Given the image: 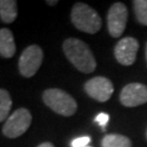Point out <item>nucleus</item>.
Masks as SVG:
<instances>
[{
  "label": "nucleus",
  "mask_w": 147,
  "mask_h": 147,
  "mask_svg": "<svg viewBox=\"0 0 147 147\" xmlns=\"http://www.w3.org/2000/svg\"><path fill=\"white\" fill-rule=\"evenodd\" d=\"M63 53L79 71L92 73L96 69V60L88 45L78 38H68L63 42Z\"/></svg>",
  "instance_id": "nucleus-1"
},
{
  "label": "nucleus",
  "mask_w": 147,
  "mask_h": 147,
  "mask_svg": "<svg viewBox=\"0 0 147 147\" xmlns=\"http://www.w3.org/2000/svg\"><path fill=\"white\" fill-rule=\"evenodd\" d=\"M71 20L78 30L88 34H96L101 27V19L97 11L83 2H78L73 5Z\"/></svg>",
  "instance_id": "nucleus-2"
},
{
  "label": "nucleus",
  "mask_w": 147,
  "mask_h": 147,
  "mask_svg": "<svg viewBox=\"0 0 147 147\" xmlns=\"http://www.w3.org/2000/svg\"><path fill=\"white\" fill-rule=\"evenodd\" d=\"M42 100L51 110L64 117L73 116L78 109L75 99L62 89H46L42 94Z\"/></svg>",
  "instance_id": "nucleus-3"
},
{
  "label": "nucleus",
  "mask_w": 147,
  "mask_h": 147,
  "mask_svg": "<svg viewBox=\"0 0 147 147\" xmlns=\"http://www.w3.org/2000/svg\"><path fill=\"white\" fill-rule=\"evenodd\" d=\"M31 123V112L26 108H20L5 120V125L2 127V133L8 138H16L28 130Z\"/></svg>",
  "instance_id": "nucleus-4"
},
{
  "label": "nucleus",
  "mask_w": 147,
  "mask_h": 147,
  "mask_svg": "<svg viewBox=\"0 0 147 147\" xmlns=\"http://www.w3.org/2000/svg\"><path fill=\"white\" fill-rule=\"evenodd\" d=\"M42 48L37 45H31L24 49L19 59V70L22 76L32 78L34 76L42 63Z\"/></svg>",
  "instance_id": "nucleus-5"
},
{
  "label": "nucleus",
  "mask_w": 147,
  "mask_h": 147,
  "mask_svg": "<svg viewBox=\"0 0 147 147\" xmlns=\"http://www.w3.org/2000/svg\"><path fill=\"white\" fill-rule=\"evenodd\" d=\"M84 89L89 97L105 102L111 97L113 93V84L109 79L104 76H96L88 80L84 85Z\"/></svg>",
  "instance_id": "nucleus-6"
},
{
  "label": "nucleus",
  "mask_w": 147,
  "mask_h": 147,
  "mask_svg": "<svg viewBox=\"0 0 147 147\" xmlns=\"http://www.w3.org/2000/svg\"><path fill=\"white\" fill-rule=\"evenodd\" d=\"M127 9L122 2H116L108 11V31L112 37H120L126 26Z\"/></svg>",
  "instance_id": "nucleus-7"
},
{
  "label": "nucleus",
  "mask_w": 147,
  "mask_h": 147,
  "mask_svg": "<svg viewBox=\"0 0 147 147\" xmlns=\"http://www.w3.org/2000/svg\"><path fill=\"white\" fill-rule=\"evenodd\" d=\"M138 42L134 37H124L120 39L115 47V57L122 65H131L135 62L138 50Z\"/></svg>",
  "instance_id": "nucleus-8"
},
{
  "label": "nucleus",
  "mask_w": 147,
  "mask_h": 147,
  "mask_svg": "<svg viewBox=\"0 0 147 147\" xmlns=\"http://www.w3.org/2000/svg\"><path fill=\"white\" fill-rule=\"evenodd\" d=\"M121 104L125 107H136L147 102V86L141 83H131L123 87L120 94Z\"/></svg>",
  "instance_id": "nucleus-9"
},
{
  "label": "nucleus",
  "mask_w": 147,
  "mask_h": 147,
  "mask_svg": "<svg viewBox=\"0 0 147 147\" xmlns=\"http://www.w3.org/2000/svg\"><path fill=\"white\" fill-rule=\"evenodd\" d=\"M16 50L14 37L9 28H0V56L10 59L14 56Z\"/></svg>",
  "instance_id": "nucleus-10"
},
{
  "label": "nucleus",
  "mask_w": 147,
  "mask_h": 147,
  "mask_svg": "<svg viewBox=\"0 0 147 147\" xmlns=\"http://www.w3.org/2000/svg\"><path fill=\"white\" fill-rule=\"evenodd\" d=\"M18 16V2L16 0H0V19L3 23L10 24Z\"/></svg>",
  "instance_id": "nucleus-11"
},
{
  "label": "nucleus",
  "mask_w": 147,
  "mask_h": 147,
  "mask_svg": "<svg viewBox=\"0 0 147 147\" xmlns=\"http://www.w3.org/2000/svg\"><path fill=\"white\" fill-rule=\"evenodd\" d=\"M131 141L124 135L108 134L101 141V147H131Z\"/></svg>",
  "instance_id": "nucleus-12"
},
{
  "label": "nucleus",
  "mask_w": 147,
  "mask_h": 147,
  "mask_svg": "<svg viewBox=\"0 0 147 147\" xmlns=\"http://www.w3.org/2000/svg\"><path fill=\"white\" fill-rule=\"evenodd\" d=\"M12 107V99L8 90L0 88V122L8 119Z\"/></svg>",
  "instance_id": "nucleus-13"
},
{
  "label": "nucleus",
  "mask_w": 147,
  "mask_h": 147,
  "mask_svg": "<svg viewBox=\"0 0 147 147\" xmlns=\"http://www.w3.org/2000/svg\"><path fill=\"white\" fill-rule=\"evenodd\" d=\"M133 5L138 22L143 25H147V0H134Z\"/></svg>",
  "instance_id": "nucleus-14"
},
{
  "label": "nucleus",
  "mask_w": 147,
  "mask_h": 147,
  "mask_svg": "<svg viewBox=\"0 0 147 147\" xmlns=\"http://www.w3.org/2000/svg\"><path fill=\"white\" fill-rule=\"evenodd\" d=\"M89 142H90V137L88 136L79 137V138L74 140L73 142H72V147H86L88 146Z\"/></svg>",
  "instance_id": "nucleus-15"
},
{
  "label": "nucleus",
  "mask_w": 147,
  "mask_h": 147,
  "mask_svg": "<svg viewBox=\"0 0 147 147\" xmlns=\"http://www.w3.org/2000/svg\"><path fill=\"white\" fill-rule=\"evenodd\" d=\"M96 122H98L101 126H106L107 122L109 121V116L107 113H99L98 116L96 117Z\"/></svg>",
  "instance_id": "nucleus-16"
},
{
  "label": "nucleus",
  "mask_w": 147,
  "mask_h": 147,
  "mask_svg": "<svg viewBox=\"0 0 147 147\" xmlns=\"http://www.w3.org/2000/svg\"><path fill=\"white\" fill-rule=\"evenodd\" d=\"M37 147H55V146H53V144H51V143L45 142V143H42L40 145H38Z\"/></svg>",
  "instance_id": "nucleus-17"
},
{
  "label": "nucleus",
  "mask_w": 147,
  "mask_h": 147,
  "mask_svg": "<svg viewBox=\"0 0 147 147\" xmlns=\"http://www.w3.org/2000/svg\"><path fill=\"white\" fill-rule=\"evenodd\" d=\"M47 3L48 5H57V3H58V1H57V0H55V1H49V0H48Z\"/></svg>",
  "instance_id": "nucleus-18"
},
{
  "label": "nucleus",
  "mask_w": 147,
  "mask_h": 147,
  "mask_svg": "<svg viewBox=\"0 0 147 147\" xmlns=\"http://www.w3.org/2000/svg\"><path fill=\"white\" fill-rule=\"evenodd\" d=\"M145 55H146V60H147V44H146V47H145Z\"/></svg>",
  "instance_id": "nucleus-19"
},
{
  "label": "nucleus",
  "mask_w": 147,
  "mask_h": 147,
  "mask_svg": "<svg viewBox=\"0 0 147 147\" xmlns=\"http://www.w3.org/2000/svg\"><path fill=\"white\" fill-rule=\"evenodd\" d=\"M86 147H90V146H86Z\"/></svg>",
  "instance_id": "nucleus-20"
},
{
  "label": "nucleus",
  "mask_w": 147,
  "mask_h": 147,
  "mask_svg": "<svg viewBox=\"0 0 147 147\" xmlns=\"http://www.w3.org/2000/svg\"><path fill=\"white\" fill-rule=\"evenodd\" d=\"M146 135H147V133H146Z\"/></svg>",
  "instance_id": "nucleus-21"
}]
</instances>
